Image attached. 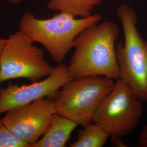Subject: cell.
<instances>
[{"label":"cell","instance_id":"cell-7","mask_svg":"<svg viewBox=\"0 0 147 147\" xmlns=\"http://www.w3.org/2000/svg\"><path fill=\"white\" fill-rule=\"evenodd\" d=\"M55 113L53 100L47 97L7 111L2 120L13 134L31 147L42 136Z\"/></svg>","mask_w":147,"mask_h":147},{"label":"cell","instance_id":"cell-11","mask_svg":"<svg viewBox=\"0 0 147 147\" xmlns=\"http://www.w3.org/2000/svg\"><path fill=\"white\" fill-rule=\"evenodd\" d=\"M109 137L99 126L92 123L79 130L77 140L70 144L69 147H104Z\"/></svg>","mask_w":147,"mask_h":147},{"label":"cell","instance_id":"cell-15","mask_svg":"<svg viewBox=\"0 0 147 147\" xmlns=\"http://www.w3.org/2000/svg\"><path fill=\"white\" fill-rule=\"evenodd\" d=\"M22 0H9V2L11 3L17 5V4L19 3Z\"/></svg>","mask_w":147,"mask_h":147},{"label":"cell","instance_id":"cell-12","mask_svg":"<svg viewBox=\"0 0 147 147\" xmlns=\"http://www.w3.org/2000/svg\"><path fill=\"white\" fill-rule=\"evenodd\" d=\"M0 147H30V145L16 136L0 118Z\"/></svg>","mask_w":147,"mask_h":147},{"label":"cell","instance_id":"cell-1","mask_svg":"<svg viewBox=\"0 0 147 147\" xmlns=\"http://www.w3.org/2000/svg\"><path fill=\"white\" fill-rule=\"evenodd\" d=\"M119 33L118 26L109 21L92 25L82 32L75 40V51L68 65L71 76L121 78L116 49Z\"/></svg>","mask_w":147,"mask_h":147},{"label":"cell","instance_id":"cell-5","mask_svg":"<svg viewBox=\"0 0 147 147\" xmlns=\"http://www.w3.org/2000/svg\"><path fill=\"white\" fill-rule=\"evenodd\" d=\"M143 113V102L123 79L116 80L113 88L101 101L93 123L111 137L126 136L138 125Z\"/></svg>","mask_w":147,"mask_h":147},{"label":"cell","instance_id":"cell-8","mask_svg":"<svg viewBox=\"0 0 147 147\" xmlns=\"http://www.w3.org/2000/svg\"><path fill=\"white\" fill-rule=\"evenodd\" d=\"M73 79L68 65L62 63L53 67L51 74L39 82L21 86L10 84L0 89V115L37 99L51 96Z\"/></svg>","mask_w":147,"mask_h":147},{"label":"cell","instance_id":"cell-14","mask_svg":"<svg viewBox=\"0 0 147 147\" xmlns=\"http://www.w3.org/2000/svg\"><path fill=\"white\" fill-rule=\"evenodd\" d=\"M5 41H6V39H3V38L0 37V64H1V53H2V51L3 47L5 44ZM0 76H1V68H0ZM1 82V79H0V83Z\"/></svg>","mask_w":147,"mask_h":147},{"label":"cell","instance_id":"cell-9","mask_svg":"<svg viewBox=\"0 0 147 147\" xmlns=\"http://www.w3.org/2000/svg\"><path fill=\"white\" fill-rule=\"evenodd\" d=\"M78 124L57 113L53 115L41 138L31 147H64Z\"/></svg>","mask_w":147,"mask_h":147},{"label":"cell","instance_id":"cell-3","mask_svg":"<svg viewBox=\"0 0 147 147\" xmlns=\"http://www.w3.org/2000/svg\"><path fill=\"white\" fill-rule=\"evenodd\" d=\"M115 83L113 79L102 76L73 78L50 97L57 113L84 127L93 123L96 111Z\"/></svg>","mask_w":147,"mask_h":147},{"label":"cell","instance_id":"cell-4","mask_svg":"<svg viewBox=\"0 0 147 147\" xmlns=\"http://www.w3.org/2000/svg\"><path fill=\"white\" fill-rule=\"evenodd\" d=\"M117 15L124 34V43L116 47L121 78L138 99L147 102V41L138 31L136 14L130 6L121 4Z\"/></svg>","mask_w":147,"mask_h":147},{"label":"cell","instance_id":"cell-13","mask_svg":"<svg viewBox=\"0 0 147 147\" xmlns=\"http://www.w3.org/2000/svg\"><path fill=\"white\" fill-rule=\"evenodd\" d=\"M138 142L140 147H147V123L138 135Z\"/></svg>","mask_w":147,"mask_h":147},{"label":"cell","instance_id":"cell-2","mask_svg":"<svg viewBox=\"0 0 147 147\" xmlns=\"http://www.w3.org/2000/svg\"><path fill=\"white\" fill-rule=\"evenodd\" d=\"M101 19L99 14L76 18L64 12H58L50 19H39L31 13L25 12L21 18L19 30L26 34L32 42L41 44L51 58L61 64L74 47L79 34Z\"/></svg>","mask_w":147,"mask_h":147},{"label":"cell","instance_id":"cell-6","mask_svg":"<svg viewBox=\"0 0 147 147\" xmlns=\"http://www.w3.org/2000/svg\"><path fill=\"white\" fill-rule=\"evenodd\" d=\"M0 68L1 82L19 78L36 82L47 78L53 68L46 61L42 50L20 30L6 39Z\"/></svg>","mask_w":147,"mask_h":147},{"label":"cell","instance_id":"cell-10","mask_svg":"<svg viewBox=\"0 0 147 147\" xmlns=\"http://www.w3.org/2000/svg\"><path fill=\"white\" fill-rule=\"evenodd\" d=\"M105 0H48L47 7L51 11L64 12L75 18H87L92 16L95 7Z\"/></svg>","mask_w":147,"mask_h":147}]
</instances>
